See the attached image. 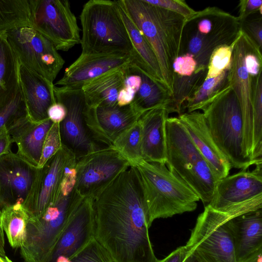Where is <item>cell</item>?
I'll return each instance as SVG.
<instances>
[{"instance_id":"obj_27","label":"cell","mask_w":262,"mask_h":262,"mask_svg":"<svg viewBox=\"0 0 262 262\" xmlns=\"http://www.w3.org/2000/svg\"><path fill=\"white\" fill-rule=\"evenodd\" d=\"M97 125L113 144L124 131L133 125L141 116L131 104L125 106H106L95 108Z\"/></svg>"},{"instance_id":"obj_18","label":"cell","mask_w":262,"mask_h":262,"mask_svg":"<svg viewBox=\"0 0 262 262\" xmlns=\"http://www.w3.org/2000/svg\"><path fill=\"white\" fill-rule=\"evenodd\" d=\"M130 55L121 53L81 54L68 67L54 85L81 89L85 84L111 71L124 68L132 62Z\"/></svg>"},{"instance_id":"obj_1","label":"cell","mask_w":262,"mask_h":262,"mask_svg":"<svg viewBox=\"0 0 262 262\" xmlns=\"http://www.w3.org/2000/svg\"><path fill=\"white\" fill-rule=\"evenodd\" d=\"M95 238L115 262H157L136 167L120 173L94 200Z\"/></svg>"},{"instance_id":"obj_47","label":"cell","mask_w":262,"mask_h":262,"mask_svg":"<svg viewBox=\"0 0 262 262\" xmlns=\"http://www.w3.org/2000/svg\"><path fill=\"white\" fill-rule=\"evenodd\" d=\"M2 210L0 208V256L4 257L5 255V239L4 231L1 225Z\"/></svg>"},{"instance_id":"obj_49","label":"cell","mask_w":262,"mask_h":262,"mask_svg":"<svg viewBox=\"0 0 262 262\" xmlns=\"http://www.w3.org/2000/svg\"><path fill=\"white\" fill-rule=\"evenodd\" d=\"M0 262H12L7 256L2 257L0 256Z\"/></svg>"},{"instance_id":"obj_3","label":"cell","mask_w":262,"mask_h":262,"mask_svg":"<svg viewBox=\"0 0 262 262\" xmlns=\"http://www.w3.org/2000/svg\"><path fill=\"white\" fill-rule=\"evenodd\" d=\"M165 165L141 159L133 165L141 180L150 227L156 219L194 211L200 200Z\"/></svg>"},{"instance_id":"obj_4","label":"cell","mask_w":262,"mask_h":262,"mask_svg":"<svg viewBox=\"0 0 262 262\" xmlns=\"http://www.w3.org/2000/svg\"><path fill=\"white\" fill-rule=\"evenodd\" d=\"M202 111L210 134L231 168L247 169L254 165L245 152L240 106L227 82Z\"/></svg>"},{"instance_id":"obj_40","label":"cell","mask_w":262,"mask_h":262,"mask_svg":"<svg viewBox=\"0 0 262 262\" xmlns=\"http://www.w3.org/2000/svg\"><path fill=\"white\" fill-rule=\"evenodd\" d=\"M196 66L197 63L193 56L189 53L179 56L174 60L172 64L174 73L185 77L191 76Z\"/></svg>"},{"instance_id":"obj_17","label":"cell","mask_w":262,"mask_h":262,"mask_svg":"<svg viewBox=\"0 0 262 262\" xmlns=\"http://www.w3.org/2000/svg\"><path fill=\"white\" fill-rule=\"evenodd\" d=\"M38 168L11 150L0 156V208L20 203L27 198Z\"/></svg>"},{"instance_id":"obj_46","label":"cell","mask_w":262,"mask_h":262,"mask_svg":"<svg viewBox=\"0 0 262 262\" xmlns=\"http://www.w3.org/2000/svg\"><path fill=\"white\" fill-rule=\"evenodd\" d=\"M238 262H262V247L252 252Z\"/></svg>"},{"instance_id":"obj_10","label":"cell","mask_w":262,"mask_h":262,"mask_svg":"<svg viewBox=\"0 0 262 262\" xmlns=\"http://www.w3.org/2000/svg\"><path fill=\"white\" fill-rule=\"evenodd\" d=\"M208 205L234 216L261 209L262 164L218 180Z\"/></svg>"},{"instance_id":"obj_7","label":"cell","mask_w":262,"mask_h":262,"mask_svg":"<svg viewBox=\"0 0 262 262\" xmlns=\"http://www.w3.org/2000/svg\"><path fill=\"white\" fill-rule=\"evenodd\" d=\"M82 54L121 53L133 49L117 1L90 0L80 15Z\"/></svg>"},{"instance_id":"obj_11","label":"cell","mask_w":262,"mask_h":262,"mask_svg":"<svg viewBox=\"0 0 262 262\" xmlns=\"http://www.w3.org/2000/svg\"><path fill=\"white\" fill-rule=\"evenodd\" d=\"M31 28L57 50L68 51L80 43V29L70 2L65 0H30Z\"/></svg>"},{"instance_id":"obj_42","label":"cell","mask_w":262,"mask_h":262,"mask_svg":"<svg viewBox=\"0 0 262 262\" xmlns=\"http://www.w3.org/2000/svg\"><path fill=\"white\" fill-rule=\"evenodd\" d=\"M47 115L48 118L53 123H60L66 117V107L61 103L56 102L49 107Z\"/></svg>"},{"instance_id":"obj_33","label":"cell","mask_w":262,"mask_h":262,"mask_svg":"<svg viewBox=\"0 0 262 262\" xmlns=\"http://www.w3.org/2000/svg\"><path fill=\"white\" fill-rule=\"evenodd\" d=\"M141 137V125L138 119L113 142V146L129 162L132 166L142 159Z\"/></svg>"},{"instance_id":"obj_32","label":"cell","mask_w":262,"mask_h":262,"mask_svg":"<svg viewBox=\"0 0 262 262\" xmlns=\"http://www.w3.org/2000/svg\"><path fill=\"white\" fill-rule=\"evenodd\" d=\"M228 71L219 76L205 79L192 96L187 99L182 107L187 109V113L202 110L209 100L226 84Z\"/></svg>"},{"instance_id":"obj_14","label":"cell","mask_w":262,"mask_h":262,"mask_svg":"<svg viewBox=\"0 0 262 262\" xmlns=\"http://www.w3.org/2000/svg\"><path fill=\"white\" fill-rule=\"evenodd\" d=\"M74 156L63 146L38 171L30 192L23 203L29 218L42 214L58 198L63 180L76 165Z\"/></svg>"},{"instance_id":"obj_45","label":"cell","mask_w":262,"mask_h":262,"mask_svg":"<svg viewBox=\"0 0 262 262\" xmlns=\"http://www.w3.org/2000/svg\"><path fill=\"white\" fill-rule=\"evenodd\" d=\"M12 140L7 127L0 133V156L11 151Z\"/></svg>"},{"instance_id":"obj_29","label":"cell","mask_w":262,"mask_h":262,"mask_svg":"<svg viewBox=\"0 0 262 262\" xmlns=\"http://www.w3.org/2000/svg\"><path fill=\"white\" fill-rule=\"evenodd\" d=\"M1 225L13 248H21L26 240L29 216L23 204L18 203L2 210Z\"/></svg>"},{"instance_id":"obj_28","label":"cell","mask_w":262,"mask_h":262,"mask_svg":"<svg viewBox=\"0 0 262 262\" xmlns=\"http://www.w3.org/2000/svg\"><path fill=\"white\" fill-rule=\"evenodd\" d=\"M7 32H0V109L11 100L19 86V62Z\"/></svg>"},{"instance_id":"obj_31","label":"cell","mask_w":262,"mask_h":262,"mask_svg":"<svg viewBox=\"0 0 262 262\" xmlns=\"http://www.w3.org/2000/svg\"><path fill=\"white\" fill-rule=\"evenodd\" d=\"M262 71L253 78V144L251 160L262 163Z\"/></svg>"},{"instance_id":"obj_34","label":"cell","mask_w":262,"mask_h":262,"mask_svg":"<svg viewBox=\"0 0 262 262\" xmlns=\"http://www.w3.org/2000/svg\"><path fill=\"white\" fill-rule=\"evenodd\" d=\"M234 43L230 46H219L213 51L209 58L205 79L217 77L230 69Z\"/></svg>"},{"instance_id":"obj_21","label":"cell","mask_w":262,"mask_h":262,"mask_svg":"<svg viewBox=\"0 0 262 262\" xmlns=\"http://www.w3.org/2000/svg\"><path fill=\"white\" fill-rule=\"evenodd\" d=\"M53 123L49 118L35 123L27 115L13 122L7 129L12 142L17 145L16 154L37 167L45 138Z\"/></svg>"},{"instance_id":"obj_16","label":"cell","mask_w":262,"mask_h":262,"mask_svg":"<svg viewBox=\"0 0 262 262\" xmlns=\"http://www.w3.org/2000/svg\"><path fill=\"white\" fill-rule=\"evenodd\" d=\"M94 201L89 198L83 199L44 262H66L95 238Z\"/></svg>"},{"instance_id":"obj_38","label":"cell","mask_w":262,"mask_h":262,"mask_svg":"<svg viewBox=\"0 0 262 262\" xmlns=\"http://www.w3.org/2000/svg\"><path fill=\"white\" fill-rule=\"evenodd\" d=\"M148 4L178 14L184 17L193 14L195 11L184 0H145Z\"/></svg>"},{"instance_id":"obj_39","label":"cell","mask_w":262,"mask_h":262,"mask_svg":"<svg viewBox=\"0 0 262 262\" xmlns=\"http://www.w3.org/2000/svg\"><path fill=\"white\" fill-rule=\"evenodd\" d=\"M241 30L261 50L262 17L261 15L249 19L248 17L239 22Z\"/></svg>"},{"instance_id":"obj_26","label":"cell","mask_w":262,"mask_h":262,"mask_svg":"<svg viewBox=\"0 0 262 262\" xmlns=\"http://www.w3.org/2000/svg\"><path fill=\"white\" fill-rule=\"evenodd\" d=\"M128 67L141 78L140 87L130 103L136 111L141 115L148 110L164 106L169 113L172 97L164 85L133 62H132Z\"/></svg>"},{"instance_id":"obj_48","label":"cell","mask_w":262,"mask_h":262,"mask_svg":"<svg viewBox=\"0 0 262 262\" xmlns=\"http://www.w3.org/2000/svg\"><path fill=\"white\" fill-rule=\"evenodd\" d=\"M186 262H202L193 254L189 253Z\"/></svg>"},{"instance_id":"obj_43","label":"cell","mask_w":262,"mask_h":262,"mask_svg":"<svg viewBox=\"0 0 262 262\" xmlns=\"http://www.w3.org/2000/svg\"><path fill=\"white\" fill-rule=\"evenodd\" d=\"M189 253L185 245L181 246L163 259H158L157 262H186Z\"/></svg>"},{"instance_id":"obj_8","label":"cell","mask_w":262,"mask_h":262,"mask_svg":"<svg viewBox=\"0 0 262 262\" xmlns=\"http://www.w3.org/2000/svg\"><path fill=\"white\" fill-rule=\"evenodd\" d=\"M75 182L63 183L57 200L40 216L29 218L26 238L20 248L25 262H44L59 234L83 198L75 188Z\"/></svg>"},{"instance_id":"obj_24","label":"cell","mask_w":262,"mask_h":262,"mask_svg":"<svg viewBox=\"0 0 262 262\" xmlns=\"http://www.w3.org/2000/svg\"><path fill=\"white\" fill-rule=\"evenodd\" d=\"M117 2L133 46L132 62L163 84L160 66L151 46L128 16L120 1H117Z\"/></svg>"},{"instance_id":"obj_13","label":"cell","mask_w":262,"mask_h":262,"mask_svg":"<svg viewBox=\"0 0 262 262\" xmlns=\"http://www.w3.org/2000/svg\"><path fill=\"white\" fill-rule=\"evenodd\" d=\"M7 33L19 62L53 83L65 63L54 45L29 27L19 28Z\"/></svg>"},{"instance_id":"obj_2","label":"cell","mask_w":262,"mask_h":262,"mask_svg":"<svg viewBox=\"0 0 262 262\" xmlns=\"http://www.w3.org/2000/svg\"><path fill=\"white\" fill-rule=\"evenodd\" d=\"M120 1L128 16L154 50L163 84L172 97L175 75L172 64L180 56L185 17L151 5L145 0Z\"/></svg>"},{"instance_id":"obj_36","label":"cell","mask_w":262,"mask_h":262,"mask_svg":"<svg viewBox=\"0 0 262 262\" xmlns=\"http://www.w3.org/2000/svg\"><path fill=\"white\" fill-rule=\"evenodd\" d=\"M66 262H115L108 252L95 238Z\"/></svg>"},{"instance_id":"obj_44","label":"cell","mask_w":262,"mask_h":262,"mask_svg":"<svg viewBox=\"0 0 262 262\" xmlns=\"http://www.w3.org/2000/svg\"><path fill=\"white\" fill-rule=\"evenodd\" d=\"M136 92L129 88L123 86L119 91L117 97V105L120 106L130 104L134 99Z\"/></svg>"},{"instance_id":"obj_23","label":"cell","mask_w":262,"mask_h":262,"mask_svg":"<svg viewBox=\"0 0 262 262\" xmlns=\"http://www.w3.org/2000/svg\"><path fill=\"white\" fill-rule=\"evenodd\" d=\"M261 209L231 217L229 221L236 262L262 247Z\"/></svg>"},{"instance_id":"obj_22","label":"cell","mask_w":262,"mask_h":262,"mask_svg":"<svg viewBox=\"0 0 262 262\" xmlns=\"http://www.w3.org/2000/svg\"><path fill=\"white\" fill-rule=\"evenodd\" d=\"M169 113L165 106L143 113L139 120L142 129V159L166 164V120Z\"/></svg>"},{"instance_id":"obj_5","label":"cell","mask_w":262,"mask_h":262,"mask_svg":"<svg viewBox=\"0 0 262 262\" xmlns=\"http://www.w3.org/2000/svg\"><path fill=\"white\" fill-rule=\"evenodd\" d=\"M166 164L199 197L205 207L211 202L218 181L178 117L165 122Z\"/></svg>"},{"instance_id":"obj_35","label":"cell","mask_w":262,"mask_h":262,"mask_svg":"<svg viewBox=\"0 0 262 262\" xmlns=\"http://www.w3.org/2000/svg\"><path fill=\"white\" fill-rule=\"evenodd\" d=\"M27 115L26 104L19 85L13 97L0 109V133L15 120Z\"/></svg>"},{"instance_id":"obj_30","label":"cell","mask_w":262,"mask_h":262,"mask_svg":"<svg viewBox=\"0 0 262 262\" xmlns=\"http://www.w3.org/2000/svg\"><path fill=\"white\" fill-rule=\"evenodd\" d=\"M30 26V0H0V32Z\"/></svg>"},{"instance_id":"obj_41","label":"cell","mask_w":262,"mask_h":262,"mask_svg":"<svg viewBox=\"0 0 262 262\" xmlns=\"http://www.w3.org/2000/svg\"><path fill=\"white\" fill-rule=\"evenodd\" d=\"M239 15L237 17L239 22L247 18L249 16L256 13L262 14V1L242 0L239 2Z\"/></svg>"},{"instance_id":"obj_20","label":"cell","mask_w":262,"mask_h":262,"mask_svg":"<svg viewBox=\"0 0 262 262\" xmlns=\"http://www.w3.org/2000/svg\"><path fill=\"white\" fill-rule=\"evenodd\" d=\"M18 75L28 118L35 123L48 119V108L56 102L53 83L20 63Z\"/></svg>"},{"instance_id":"obj_9","label":"cell","mask_w":262,"mask_h":262,"mask_svg":"<svg viewBox=\"0 0 262 262\" xmlns=\"http://www.w3.org/2000/svg\"><path fill=\"white\" fill-rule=\"evenodd\" d=\"M234 216L208 205L198 217L185 246L202 262H236L229 221Z\"/></svg>"},{"instance_id":"obj_19","label":"cell","mask_w":262,"mask_h":262,"mask_svg":"<svg viewBox=\"0 0 262 262\" xmlns=\"http://www.w3.org/2000/svg\"><path fill=\"white\" fill-rule=\"evenodd\" d=\"M178 118L216 179L219 180L228 176L231 168L214 142L203 114L196 111L187 112L180 114Z\"/></svg>"},{"instance_id":"obj_12","label":"cell","mask_w":262,"mask_h":262,"mask_svg":"<svg viewBox=\"0 0 262 262\" xmlns=\"http://www.w3.org/2000/svg\"><path fill=\"white\" fill-rule=\"evenodd\" d=\"M131 165L113 146L90 153L76 160L75 188L83 198H95Z\"/></svg>"},{"instance_id":"obj_15","label":"cell","mask_w":262,"mask_h":262,"mask_svg":"<svg viewBox=\"0 0 262 262\" xmlns=\"http://www.w3.org/2000/svg\"><path fill=\"white\" fill-rule=\"evenodd\" d=\"M254 42L241 30L232 51L231 64L227 74V82L238 100L243 121L244 144L246 154L251 161L253 144V77L247 72L245 56ZM255 43V42H254Z\"/></svg>"},{"instance_id":"obj_25","label":"cell","mask_w":262,"mask_h":262,"mask_svg":"<svg viewBox=\"0 0 262 262\" xmlns=\"http://www.w3.org/2000/svg\"><path fill=\"white\" fill-rule=\"evenodd\" d=\"M125 68L103 74L81 88L86 103L90 107L117 105L118 93L124 85Z\"/></svg>"},{"instance_id":"obj_6","label":"cell","mask_w":262,"mask_h":262,"mask_svg":"<svg viewBox=\"0 0 262 262\" xmlns=\"http://www.w3.org/2000/svg\"><path fill=\"white\" fill-rule=\"evenodd\" d=\"M56 102L66 109L64 119L59 123L62 146L76 160L90 153L113 146L96 122L95 108L85 100L82 89L54 87Z\"/></svg>"},{"instance_id":"obj_37","label":"cell","mask_w":262,"mask_h":262,"mask_svg":"<svg viewBox=\"0 0 262 262\" xmlns=\"http://www.w3.org/2000/svg\"><path fill=\"white\" fill-rule=\"evenodd\" d=\"M59 123H53L45 138L37 168L42 167L62 147Z\"/></svg>"}]
</instances>
